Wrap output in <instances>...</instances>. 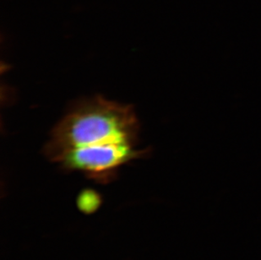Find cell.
I'll return each mask as SVG.
<instances>
[{
    "mask_svg": "<svg viewBox=\"0 0 261 260\" xmlns=\"http://www.w3.org/2000/svg\"><path fill=\"white\" fill-rule=\"evenodd\" d=\"M139 123L133 108L101 96L82 99L69 108L45 145L52 162L69 150L112 142L137 143Z\"/></svg>",
    "mask_w": 261,
    "mask_h": 260,
    "instance_id": "1",
    "label": "cell"
},
{
    "mask_svg": "<svg viewBox=\"0 0 261 260\" xmlns=\"http://www.w3.org/2000/svg\"><path fill=\"white\" fill-rule=\"evenodd\" d=\"M101 204V198L96 192L92 190H86L82 192L78 199V206L80 210L86 212L91 213L96 211Z\"/></svg>",
    "mask_w": 261,
    "mask_h": 260,
    "instance_id": "3",
    "label": "cell"
},
{
    "mask_svg": "<svg viewBox=\"0 0 261 260\" xmlns=\"http://www.w3.org/2000/svg\"><path fill=\"white\" fill-rule=\"evenodd\" d=\"M137 143L112 142L76 148L58 158L62 170L82 172L99 184H109L115 179L118 170L124 165L141 158L145 150L136 147Z\"/></svg>",
    "mask_w": 261,
    "mask_h": 260,
    "instance_id": "2",
    "label": "cell"
}]
</instances>
